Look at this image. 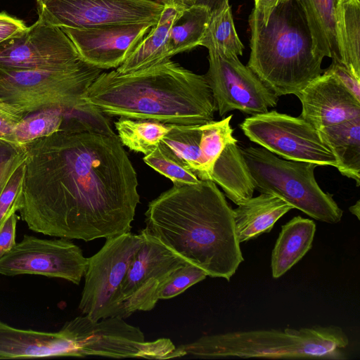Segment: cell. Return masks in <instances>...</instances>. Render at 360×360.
Returning a JSON list of instances; mask_svg holds the SVG:
<instances>
[{
	"mask_svg": "<svg viewBox=\"0 0 360 360\" xmlns=\"http://www.w3.org/2000/svg\"><path fill=\"white\" fill-rule=\"evenodd\" d=\"M229 0L212 13L200 46L226 56H242L244 46L235 28Z\"/></svg>",
	"mask_w": 360,
	"mask_h": 360,
	"instance_id": "83f0119b",
	"label": "cell"
},
{
	"mask_svg": "<svg viewBox=\"0 0 360 360\" xmlns=\"http://www.w3.org/2000/svg\"><path fill=\"white\" fill-rule=\"evenodd\" d=\"M248 22L251 37L247 66L278 97L294 94L320 76L322 59L298 0L279 4L264 25L253 9Z\"/></svg>",
	"mask_w": 360,
	"mask_h": 360,
	"instance_id": "277c9868",
	"label": "cell"
},
{
	"mask_svg": "<svg viewBox=\"0 0 360 360\" xmlns=\"http://www.w3.org/2000/svg\"><path fill=\"white\" fill-rule=\"evenodd\" d=\"M349 211L360 219V200H357L356 202L349 207Z\"/></svg>",
	"mask_w": 360,
	"mask_h": 360,
	"instance_id": "b9f144b4",
	"label": "cell"
},
{
	"mask_svg": "<svg viewBox=\"0 0 360 360\" xmlns=\"http://www.w3.org/2000/svg\"><path fill=\"white\" fill-rule=\"evenodd\" d=\"M240 150L255 190L276 195L318 221L336 224L341 220L343 211L315 179L319 165L281 158L262 147Z\"/></svg>",
	"mask_w": 360,
	"mask_h": 360,
	"instance_id": "8992f818",
	"label": "cell"
},
{
	"mask_svg": "<svg viewBox=\"0 0 360 360\" xmlns=\"http://www.w3.org/2000/svg\"><path fill=\"white\" fill-rule=\"evenodd\" d=\"M22 118L13 112L0 109V142L19 148L14 138V129Z\"/></svg>",
	"mask_w": 360,
	"mask_h": 360,
	"instance_id": "8d00e7d4",
	"label": "cell"
},
{
	"mask_svg": "<svg viewBox=\"0 0 360 360\" xmlns=\"http://www.w3.org/2000/svg\"><path fill=\"white\" fill-rule=\"evenodd\" d=\"M186 6L201 5L210 8L212 13L220 9L226 0H179Z\"/></svg>",
	"mask_w": 360,
	"mask_h": 360,
	"instance_id": "60d3db41",
	"label": "cell"
},
{
	"mask_svg": "<svg viewBox=\"0 0 360 360\" xmlns=\"http://www.w3.org/2000/svg\"><path fill=\"white\" fill-rule=\"evenodd\" d=\"M23 147L18 212L30 230L86 242L131 231L138 179L117 135L60 126Z\"/></svg>",
	"mask_w": 360,
	"mask_h": 360,
	"instance_id": "6da1fadb",
	"label": "cell"
},
{
	"mask_svg": "<svg viewBox=\"0 0 360 360\" xmlns=\"http://www.w3.org/2000/svg\"><path fill=\"white\" fill-rule=\"evenodd\" d=\"M142 241L131 231L106 238L103 247L88 258L84 285L78 309L93 321L122 318L121 287Z\"/></svg>",
	"mask_w": 360,
	"mask_h": 360,
	"instance_id": "ba28073f",
	"label": "cell"
},
{
	"mask_svg": "<svg viewBox=\"0 0 360 360\" xmlns=\"http://www.w3.org/2000/svg\"><path fill=\"white\" fill-rule=\"evenodd\" d=\"M84 63L61 28L39 18L20 33L0 43L1 68L56 70Z\"/></svg>",
	"mask_w": 360,
	"mask_h": 360,
	"instance_id": "5bb4252c",
	"label": "cell"
},
{
	"mask_svg": "<svg viewBox=\"0 0 360 360\" xmlns=\"http://www.w3.org/2000/svg\"><path fill=\"white\" fill-rule=\"evenodd\" d=\"M65 323L75 344L78 357L176 358V347L169 339L147 342L139 327L127 323L120 316L93 321L82 315Z\"/></svg>",
	"mask_w": 360,
	"mask_h": 360,
	"instance_id": "9c48e42d",
	"label": "cell"
},
{
	"mask_svg": "<svg viewBox=\"0 0 360 360\" xmlns=\"http://www.w3.org/2000/svg\"><path fill=\"white\" fill-rule=\"evenodd\" d=\"M336 77L352 94L360 101V79L356 78L343 64L332 61L330 66L323 70Z\"/></svg>",
	"mask_w": 360,
	"mask_h": 360,
	"instance_id": "d590c367",
	"label": "cell"
},
{
	"mask_svg": "<svg viewBox=\"0 0 360 360\" xmlns=\"http://www.w3.org/2000/svg\"><path fill=\"white\" fill-rule=\"evenodd\" d=\"M185 6L178 0L165 4L158 22L116 70L121 74L130 73L171 59L167 54L169 31Z\"/></svg>",
	"mask_w": 360,
	"mask_h": 360,
	"instance_id": "ffe728a7",
	"label": "cell"
},
{
	"mask_svg": "<svg viewBox=\"0 0 360 360\" xmlns=\"http://www.w3.org/2000/svg\"><path fill=\"white\" fill-rule=\"evenodd\" d=\"M295 96L302 104L300 117L317 130L360 116V101L330 73L323 72Z\"/></svg>",
	"mask_w": 360,
	"mask_h": 360,
	"instance_id": "e0dca14e",
	"label": "cell"
},
{
	"mask_svg": "<svg viewBox=\"0 0 360 360\" xmlns=\"http://www.w3.org/2000/svg\"><path fill=\"white\" fill-rule=\"evenodd\" d=\"M88 258L70 239H43L25 235L0 257V275H40L58 278L79 285L86 269Z\"/></svg>",
	"mask_w": 360,
	"mask_h": 360,
	"instance_id": "7c38bea8",
	"label": "cell"
},
{
	"mask_svg": "<svg viewBox=\"0 0 360 360\" xmlns=\"http://www.w3.org/2000/svg\"><path fill=\"white\" fill-rule=\"evenodd\" d=\"M24 172L25 162L13 171L1 184L0 229L8 217L18 212V194L22 184Z\"/></svg>",
	"mask_w": 360,
	"mask_h": 360,
	"instance_id": "836d02e7",
	"label": "cell"
},
{
	"mask_svg": "<svg viewBox=\"0 0 360 360\" xmlns=\"http://www.w3.org/2000/svg\"><path fill=\"white\" fill-rule=\"evenodd\" d=\"M154 25L122 23L86 27H62L80 57L100 69L118 68Z\"/></svg>",
	"mask_w": 360,
	"mask_h": 360,
	"instance_id": "2e32d148",
	"label": "cell"
},
{
	"mask_svg": "<svg viewBox=\"0 0 360 360\" xmlns=\"http://www.w3.org/2000/svg\"><path fill=\"white\" fill-rule=\"evenodd\" d=\"M201 124H170L160 144L179 158L200 180H205L200 150Z\"/></svg>",
	"mask_w": 360,
	"mask_h": 360,
	"instance_id": "f1b7e54d",
	"label": "cell"
},
{
	"mask_svg": "<svg viewBox=\"0 0 360 360\" xmlns=\"http://www.w3.org/2000/svg\"><path fill=\"white\" fill-rule=\"evenodd\" d=\"M349 345L337 326L253 330L204 335L176 347V358L345 359Z\"/></svg>",
	"mask_w": 360,
	"mask_h": 360,
	"instance_id": "5b68a950",
	"label": "cell"
},
{
	"mask_svg": "<svg viewBox=\"0 0 360 360\" xmlns=\"http://www.w3.org/2000/svg\"><path fill=\"white\" fill-rule=\"evenodd\" d=\"M336 22L342 63L360 79V0H339Z\"/></svg>",
	"mask_w": 360,
	"mask_h": 360,
	"instance_id": "484cf974",
	"label": "cell"
},
{
	"mask_svg": "<svg viewBox=\"0 0 360 360\" xmlns=\"http://www.w3.org/2000/svg\"><path fill=\"white\" fill-rule=\"evenodd\" d=\"M238 141L228 143L215 161L212 181L237 205L253 196L255 187Z\"/></svg>",
	"mask_w": 360,
	"mask_h": 360,
	"instance_id": "603a6c76",
	"label": "cell"
},
{
	"mask_svg": "<svg viewBox=\"0 0 360 360\" xmlns=\"http://www.w3.org/2000/svg\"><path fill=\"white\" fill-rule=\"evenodd\" d=\"M149 1H155V2H158V3H160L163 5H165V4H169L171 2H172L174 0H149Z\"/></svg>",
	"mask_w": 360,
	"mask_h": 360,
	"instance_id": "ee69618b",
	"label": "cell"
},
{
	"mask_svg": "<svg viewBox=\"0 0 360 360\" xmlns=\"http://www.w3.org/2000/svg\"><path fill=\"white\" fill-rule=\"evenodd\" d=\"M27 28L24 22L11 17L5 12L0 13V43L20 33Z\"/></svg>",
	"mask_w": 360,
	"mask_h": 360,
	"instance_id": "f35d334b",
	"label": "cell"
},
{
	"mask_svg": "<svg viewBox=\"0 0 360 360\" xmlns=\"http://www.w3.org/2000/svg\"><path fill=\"white\" fill-rule=\"evenodd\" d=\"M0 109L15 113L8 105L0 101ZM16 114V113H15ZM17 115V114H16Z\"/></svg>",
	"mask_w": 360,
	"mask_h": 360,
	"instance_id": "7bdbcfd3",
	"label": "cell"
},
{
	"mask_svg": "<svg viewBox=\"0 0 360 360\" xmlns=\"http://www.w3.org/2000/svg\"><path fill=\"white\" fill-rule=\"evenodd\" d=\"M292 209L283 199L263 193L238 205L233 215L239 243L271 231L276 222Z\"/></svg>",
	"mask_w": 360,
	"mask_h": 360,
	"instance_id": "d6986e66",
	"label": "cell"
},
{
	"mask_svg": "<svg viewBox=\"0 0 360 360\" xmlns=\"http://www.w3.org/2000/svg\"><path fill=\"white\" fill-rule=\"evenodd\" d=\"M39 19L58 27L156 24L165 5L149 0H36Z\"/></svg>",
	"mask_w": 360,
	"mask_h": 360,
	"instance_id": "8fae6325",
	"label": "cell"
},
{
	"mask_svg": "<svg viewBox=\"0 0 360 360\" xmlns=\"http://www.w3.org/2000/svg\"><path fill=\"white\" fill-rule=\"evenodd\" d=\"M141 245L121 287L122 318L137 311H150L162 283L176 269L188 263L143 229Z\"/></svg>",
	"mask_w": 360,
	"mask_h": 360,
	"instance_id": "9a60e30c",
	"label": "cell"
},
{
	"mask_svg": "<svg viewBox=\"0 0 360 360\" xmlns=\"http://www.w3.org/2000/svg\"><path fill=\"white\" fill-rule=\"evenodd\" d=\"M85 100L108 116L169 124H202L217 110L205 76L171 59L130 73H101Z\"/></svg>",
	"mask_w": 360,
	"mask_h": 360,
	"instance_id": "3957f363",
	"label": "cell"
},
{
	"mask_svg": "<svg viewBox=\"0 0 360 360\" xmlns=\"http://www.w3.org/2000/svg\"><path fill=\"white\" fill-rule=\"evenodd\" d=\"M26 152L24 147L15 148L0 142V186L5 179L25 162Z\"/></svg>",
	"mask_w": 360,
	"mask_h": 360,
	"instance_id": "e575fe53",
	"label": "cell"
},
{
	"mask_svg": "<svg viewBox=\"0 0 360 360\" xmlns=\"http://www.w3.org/2000/svg\"><path fill=\"white\" fill-rule=\"evenodd\" d=\"M101 73L87 63L63 69L20 70L0 67V101L25 116L48 109L72 110Z\"/></svg>",
	"mask_w": 360,
	"mask_h": 360,
	"instance_id": "52a82bcc",
	"label": "cell"
},
{
	"mask_svg": "<svg viewBox=\"0 0 360 360\" xmlns=\"http://www.w3.org/2000/svg\"><path fill=\"white\" fill-rule=\"evenodd\" d=\"M63 112L60 109H48L31 113L17 123L14 138L19 147L53 134L63 122Z\"/></svg>",
	"mask_w": 360,
	"mask_h": 360,
	"instance_id": "4dcf8cb0",
	"label": "cell"
},
{
	"mask_svg": "<svg viewBox=\"0 0 360 360\" xmlns=\"http://www.w3.org/2000/svg\"><path fill=\"white\" fill-rule=\"evenodd\" d=\"M208 52L209 69L205 76L219 116L235 110L254 115L277 105L278 96L238 56Z\"/></svg>",
	"mask_w": 360,
	"mask_h": 360,
	"instance_id": "4fadbf2b",
	"label": "cell"
},
{
	"mask_svg": "<svg viewBox=\"0 0 360 360\" xmlns=\"http://www.w3.org/2000/svg\"><path fill=\"white\" fill-rule=\"evenodd\" d=\"M207 274L200 268L191 263L174 270L160 285L158 300L173 298L192 285L202 281Z\"/></svg>",
	"mask_w": 360,
	"mask_h": 360,
	"instance_id": "d6a6232c",
	"label": "cell"
},
{
	"mask_svg": "<svg viewBox=\"0 0 360 360\" xmlns=\"http://www.w3.org/2000/svg\"><path fill=\"white\" fill-rule=\"evenodd\" d=\"M290 0H254L253 8L262 22L266 25L273 11L281 4ZM299 1V0H298Z\"/></svg>",
	"mask_w": 360,
	"mask_h": 360,
	"instance_id": "ab89813d",
	"label": "cell"
},
{
	"mask_svg": "<svg viewBox=\"0 0 360 360\" xmlns=\"http://www.w3.org/2000/svg\"><path fill=\"white\" fill-rule=\"evenodd\" d=\"M231 115L219 121H210L201 124L200 150L205 180H212L213 166L226 145L238 141L233 136Z\"/></svg>",
	"mask_w": 360,
	"mask_h": 360,
	"instance_id": "f546056e",
	"label": "cell"
},
{
	"mask_svg": "<svg viewBox=\"0 0 360 360\" xmlns=\"http://www.w3.org/2000/svg\"><path fill=\"white\" fill-rule=\"evenodd\" d=\"M339 0H299L312 39L314 54L342 63L336 13Z\"/></svg>",
	"mask_w": 360,
	"mask_h": 360,
	"instance_id": "7402d4cb",
	"label": "cell"
},
{
	"mask_svg": "<svg viewBox=\"0 0 360 360\" xmlns=\"http://www.w3.org/2000/svg\"><path fill=\"white\" fill-rule=\"evenodd\" d=\"M316 224L309 219L296 216L282 226L271 257L274 278L283 276L311 248Z\"/></svg>",
	"mask_w": 360,
	"mask_h": 360,
	"instance_id": "44dd1931",
	"label": "cell"
},
{
	"mask_svg": "<svg viewBox=\"0 0 360 360\" xmlns=\"http://www.w3.org/2000/svg\"><path fill=\"white\" fill-rule=\"evenodd\" d=\"M18 216L11 214L0 229V257L8 252L16 244L15 233Z\"/></svg>",
	"mask_w": 360,
	"mask_h": 360,
	"instance_id": "74e56055",
	"label": "cell"
},
{
	"mask_svg": "<svg viewBox=\"0 0 360 360\" xmlns=\"http://www.w3.org/2000/svg\"><path fill=\"white\" fill-rule=\"evenodd\" d=\"M211 16V11L205 6H185L169 31L168 57L171 58L176 54L200 46Z\"/></svg>",
	"mask_w": 360,
	"mask_h": 360,
	"instance_id": "d4e9b609",
	"label": "cell"
},
{
	"mask_svg": "<svg viewBox=\"0 0 360 360\" xmlns=\"http://www.w3.org/2000/svg\"><path fill=\"white\" fill-rule=\"evenodd\" d=\"M123 146L145 155L155 150L170 129L169 124L120 117L115 122Z\"/></svg>",
	"mask_w": 360,
	"mask_h": 360,
	"instance_id": "4316f807",
	"label": "cell"
},
{
	"mask_svg": "<svg viewBox=\"0 0 360 360\" xmlns=\"http://www.w3.org/2000/svg\"><path fill=\"white\" fill-rule=\"evenodd\" d=\"M143 230L207 276L229 281L243 262L233 215L212 180L174 184L150 201Z\"/></svg>",
	"mask_w": 360,
	"mask_h": 360,
	"instance_id": "7a4b0ae2",
	"label": "cell"
},
{
	"mask_svg": "<svg viewBox=\"0 0 360 360\" xmlns=\"http://www.w3.org/2000/svg\"><path fill=\"white\" fill-rule=\"evenodd\" d=\"M340 173L360 185V116L318 129Z\"/></svg>",
	"mask_w": 360,
	"mask_h": 360,
	"instance_id": "cb8c5ba5",
	"label": "cell"
},
{
	"mask_svg": "<svg viewBox=\"0 0 360 360\" xmlns=\"http://www.w3.org/2000/svg\"><path fill=\"white\" fill-rule=\"evenodd\" d=\"M145 163L169 179L173 184H193L200 179L188 166L167 147H158L145 155Z\"/></svg>",
	"mask_w": 360,
	"mask_h": 360,
	"instance_id": "1f68e13d",
	"label": "cell"
},
{
	"mask_svg": "<svg viewBox=\"0 0 360 360\" xmlns=\"http://www.w3.org/2000/svg\"><path fill=\"white\" fill-rule=\"evenodd\" d=\"M78 357L65 325L58 332L16 328L0 320V359Z\"/></svg>",
	"mask_w": 360,
	"mask_h": 360,
	"instance_id": "ac0fdd59",
	"label": "cell"
},
{
	"mask_svg": "<svg viewBox=\"0 0 360 360\" xmlns=\"http://www.w3.org/2000/svg\"><path fill=\"white\" fill-rule=\"evenodd\" d=\"M240 127L251 141L283 159L336 167L318 130L300 117L268 110L245 118Z\"/></svg>",
	"mask_w": 360,
	"mask_h": 360,
	"instance_id": "30bf717a",
	"label": "cell"
}]
</instances>
